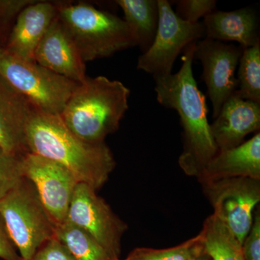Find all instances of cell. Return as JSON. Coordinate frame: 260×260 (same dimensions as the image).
Wrapping results in <instances>:
<instances>
[{
	"mask_svg": "<svg viewBox=\"0 0 260 260\" xmlns=\"http://www.w3.org/2000/svg\"><path fill=\"white\" fill-rule=\"evenodd\" d=\"M130 90L119 80L87 77L78 84L61 113V121L80 139L105 143L119 129L129 109Z\"/></svg>",
	"mask_w": 260,
	"mask_h": 260,
	"instance_id": "cell-3",
	"label": "cell"
},
{
	"mask_svg": "<svg viewBox=\"0 0 260 260\" xmlns=\"http://www.w3.org/2000/svg\"><path fill=\"white\" fill-rule=\"evenodd\" d=\"M55 237L75 260H110L100 244L81 228L70 222L55 227Z\"/></svg>",
	"mask_w": 260,
	"mask_h": 260,
	"instance_id": "cell-20",
	"label": "cell"
},
{
	"mask_svg": "<svg viewBox=\"0 0 260 260\" xmlns=\"http://www.w3.org/2000/svg\"><path fill=\"white\" fill-rule=\"evenodd\" d=\"M36 0H0V21H8Z\"/></svg>",
	"mask_w": 260,
	"mask_h": 260,
	"instance_id": "cell-28",
	"label": "cell"
},
{
	"mask_svg": "<svg viewBox=\"0 0 260 260\" xmlns=\"http://www.w3.org/2000/svg\"><path fill=\"white\" fill-rule=\"evenodd\" d=\"M242 252L245 260H260L259 210L254 214L252 226L242 244Z\"/></svg>",
	"mask_w": 260,
	"mask_h": 260,
	"instance_id": "cell-26",
	"label": "cell"
},
{
	"mask_svg": "<svg viewBox=\"0 0 260 260\" xmlns=\"http://www.w3.org/2000/svg\"><path fill=\"white\" fill-rule=\"evenodd\" d=\"M22 158L7 153L0 146V200L23 179Z\"/></svg>",
	"mask_w": 260,
	"mask_h": 260,
	"instance_id": "cell-23",
	"label": "cell"
},
{
	"mask_svg": "<svg viewBox=\"0 0 260 260\" xmlns=\"http://www.w3.org/2000/svg\"><path fill=\"white\" fill-rule=\"evenodd\" d=\"M23 177L35 187L54 226L66 221L75 187L79 181L68 169L50 159L28 153L22 158Z\"/></svg>",
	"mask_w": 260,
	"mask_h": 260,
	"instance_id": "cell-9",
	"label": "cell"
},
{
	"mask_svg": "<svg viewBox=\"0 0 260 260\" xmlns=\"http://www.w3.org/2000/svg\"><path fill=\"white\" fill-rule=\"evenodd\" d=\"M81 228L104 248L110 259L119 258L126 224L96 191L83 183L75 187L67 220Z\"/></svg>",
	"mask_w": 260,
	"mask_h": 260,
	"instance_id": "cell-8",
	"label": "cell"
},
{
	"mask_svg": "<svg viewBox=\"0 0 260 260\" xmlns=\"http://www.w3.org/2000/svg\"><path fill=\"white\" fill-rule=\"evenodd\" d=\"M28 153L50 159L68 169L79 183L95 191L107 182L116 166L106 143H89L73 134L59 115L34 109L25 128Z\"/></svg>",
	"mask_w": 260,
	"mask_h": 260,
	"instance_id": "cell-1",
	"label": "cell"
},
{
	"mask_svg": "<svg viewBox=\"0 0 260 260\" xmlns=\"http://www.w3.org/2000/svg\"><path fill=\"white\" fill-rule=\"evenodd\" d=\"M0 259L23 260L17 252L16 248L10 239L1 215H0Z\"/></svg>",
	"mask_w": 260,
	"mask_h": 260,
	"instance_id": "cell-27",
	"label": "cell"
},
{
	"mask_svg": "<svg viewBox=\"0 0 260 260\" xmlns=\"http://www.w3.org/2000/svg\"><path fill=\"white\" fill-rule=\"evenodd\" d=\"M204 252L203 236L200 233L198 237L169 249L138 248L124 260H191Z\"/></svg>",
	"mask_w": 260,
	"mask_h": 260,
	"instance_id": "cell-22",
	"label": "cell"
},
{
	"mask_svg": "<svg viewBox=\"0 0 260 260\" xmlns=\"http://www.w3.org/2000/svg\"><path fill=\"white\" fill-rule=\"evenodd\" d=\"M244 47L240 45L204 39L195 44L194 59L203 65V80L213 106V117L238 88L235 76Z\"/></svg>",
	"mask_w": 260,
	"mask_h": 260,
	"instance_id": "cell-10",
	"label": "cell"
},
{
	"mask_svg": "<svg viewBox=\"0 0 260 260\" xmlns=\"http://www.w3.org/2000/svg\"><path fill=\"white\" fill-rule=\"evenodd\" d=\"M197 42L184 49L181 58L182 64L178 73L154 78L159 104L167 109H174L180 117L184 139L180 164L189 172H203L219 150L208 122L206 98L198 88L193 75Z\"/></svg>",
	"mask_w": 260,
	"mask_h": 260,
	"instance_id": "cell-2",
	"label": "cell"
},
{
	"mask_svg": "<svg viewBox=\"0 0 260 260\" xmlns=\"http://www.w3.org/2000/svg\"><path fill=\"white\" fill-rule=\"evenodd\" d=\"M57 16L84 61L109 57L136 46L124 19L88 3H56Z\"/></svg>",
	"mask_w": 260,
	"mask_h": 260,
	"instance_id": "cell-4",
	"label": "cell"
},
{
	"mask_svg": "<svg viewBox=\"0 0 260 260\" xmlns=\"http://www.w3.org/2000/svg\"><path fill=\"white\" fill-rule=\"evenodd\" d=\"M159 21L151 47L138 58L137 68L161 78L172 74L178 56L188 45L205 38L202 22L190 23L182 20L167 0H158Z\"/></svg>",
	"mask_w": 260,
	"mask_h": 260,
	"instance_id": "cell-7",
	"label": "cell"
},
{
	"mask_svg": "<svg viewBox=\"0 0 260 260\" xmlns=\"http://www.w3.org/2000/svg\"><path fill=\"white\" fill-rule=\"evenodd\" d=\"M203 172L214 179L240 177L259 180L260 133L235 148L218 150Z\"/></svg>",
	"mask_w": 260,
	"mask_h": 260,
	"instance_id": "cell-17",
	"label": "cell"
},
{
	"mask_svg": "<svg viewBox=\"0 0 260 260\" xmlns=\"http://www.w3.org/2000/svg\"><path fill=\"white\" fill-rule=\"evenodd\" d=\"M205 252L203 254H200V255H198L194 256V258H192L191 260H205V256H204Z\"/></svg>",
	"mask_w": 260,
	"mask_h": 260,
	"instance_id": "cell-29",
	"label": "cell"
},
{
	"mask_svg": "<svg viewBox=\"0 0 260 260\" xmlns=\"http://www.w3.org/2000/svg\"><path fill=\"white\" fill-rule=\"evenodd\" d=\"M34 107L0 78V146L14 156L28 153L25 128Z\"/></svg>",
	"mask_w": 260,
	"mask_h": 260,
	"instance_id": "cell-15",
	"label": "cell"
},
{
	"mask_svg": "<svg viewBox=\"0 0 260 260\" xmlns=\"http://www.w3.org/2000/svg\"><path fill=\"white\" fill-rule=\"evenodd\" d=\"M0 215L23 260L30 259L43 244L55 237V226L26 178L0 200Z\"/></svg>",
	"mask_w": 260,
	"mask_h": 260,
	"instance_id": "cell-5",
	"label": "cell"
},
{
	"mask_svg": "<svg viewBox=\"0 0 260 260\" xmlns=\"http://www.w3.org/2000/svg\"><path fill=\"white\" fill-rule=\"evenodd\" d=\"M136 46L144 54L153 44L159 21L158 0H117Z\"/></svg>",
	"mask_w": 260,
	"mask_h": 260,
	"instance_id": "cell-18",
	"label": "cell"
},
{
	"mask_svg": "<svg viewBox=\"0 0 260 260\" xmlns=\"http://www.w3.org/2000/svg\"><path fill=\"white\" fill-rule=\"evenodd\" d=\"M0 78L25 98L34 109L60 115L78 83L44 68L23 60L0 48Z\"/></svg>",
	"mask_w": 260,
	"mask_h": 260,
	"instance_id": "cell-6",
	"label": "cell"
},
{
	"mask_svg": "<svg viewBox=\"0 0 260 260\" xmlns=\"http://www.w3.org/2000/svg\"><path fill=\"white\" fill-rule=\"evenodd\" d=\"M222 183L212 197L213 215L242 245L252 226V213L260 200L259 185L256 180L247 178Z\"/></svg>",
	"mask_w": 260,
	"mask_h": 260,
	"instance_id": "cell-11",
	"label": "cell"
},
{
	"mask_svg": "<svg viewBox=\"0 0 260 260\" xmlns=\"http://www.w3.org/2000/svg\"><path fill=\"white\" fill-rule=\"evenodd\" d=\"M214 119L210 129L218 150L235 148L242 144L246 135L259 129L260 104L234 94Z\"/></svg>",
	"mask_w": 260,
	"mask_h": 260,
	"instance_id": "cell-13",
	"label": "cell"
},
{
	"mask_svg": "<svg viewBox=\"0 0 260 260\" xmlns=\"http://www.w3.org/2000/svg\"><path fill=\"white\" fill-rule=\"evenodd\" d=\"M202 23L206 39L237 42L244 49L260 42L259 15L250 7L230 12L216 10Z\"/></svg>",
	"mask_w": 260,
	"mask_h": 260,
	"instance_id": "cell-16",
	"label": "cell"
},
{
	"mask_svg": "<svg viewBox=\"0 0 260 260\" xmlns=\"http://www.w3.org/2000/svg\"><path fill=\"white\" fill-rule=\"evenodd\" d=\"M238 67V88L234 94L260 104V42L244 49Z\"/></svg>",
	"mask_w": 260,
	"mask_h": 260,
	"instance_id": "cell-21",
	"label": "cell"
},
{
	"mask_svg": "<svg viewBox=\"0 0 260 260\" xmlns=\"http://www.w3.org/2000/svg\"><path fill=\"white\" fill-rule=\"evenodd\" d=\"M205 260H210V259H208V257H205Z\"/></svg>",
	"mask_w": 260,
	"mask_h": 260,
	"instance_id": "cell-31",
	"label": "cell"
},
{
	"mask_svg": "<svg viewBox=\"0 0 260 260\" xmlns=\"http://www.w3.org/2000/svg\"><path fill=\"white\" fill-rule=\"evenodd\" d=\"M34 61L75 83H82L87 78L85 63L58 16L38 45Z\"/></svg>",
	"mask_w": 260,
	"mask_h": 260,
	"instance_id": "cell-12",
	"label": "cell"
},
{
	"mask_svg": "<svg viewBox=\"0 0 260 260\" xmlns=\"http://www.w3.org/2000/svg\"><path fill=\"white\" fill-rule=\"evenodd\" d=\"M110 260H121V259H119V258H116V259H111Z\"/></svg>",
	"mask_w": 260,
	"mask_h": 260,
	"instance_id": "cell-30",
	"label": "cell"
},
{
	"mask_svg": "<svg viewBox=\"0 0 260 260\" xmlns=\"http://www.w3.org/2000/svg\"><path fill=\"white\" fill-rule=\"evenodd\" d=\"M201 234L205 253L212 260H245L242 245L215 215L207 219Z\"/></svg>",
	"mask_w": 260,
	"mask_h": 260,
	"instance_id": "cell-19",
	"label": "cell"
},
{
	"mask_svg": "<svg viewBox=\"0 0 260 260\" xmlns=\"http://www.w3.org/2000/svg\"><path fill=\"white\" fill-rule=\"evenodd\" d=\"M177 13L179 18L190 23H198L200 18H204L216 10L215 0H179L176 2Z\"/></svg>",
	"mask_w": 260,
	"mask_h": 260,
	"instance_id": "cell-24",
	"label": "cell"
},
{
	"mask_svg": "<svg viewBox=\"0 0 260 260\" xmlns=\"http://www.w3.org/2000/svg\"><path fill=\"white\" fill-rule=\"evenodd\" d=\"M29 260H75L56 237L43 244Z\"/></svg>",
	"mask_w": 260,
	"mask_h": 260,
	"instance_id": "cell-25",
	"label": "cell"
},
{
	"mask_svg": "<svg viewBox=\"0 0 260 260\" xmlns=\"http://www.w3.org/2000/svg\"><path fill=\"white\" fill-rule=\"evenodd\" d=\"M56 16V3L35 1L25 7L17 16L4 49L15 57L34 61L38 45Z\"/></svg>",
	"mask_w": 260,
	"mask_h": 260,
	"instance_id": "cell-14",
	"label": "cell"
}]
</instances>
